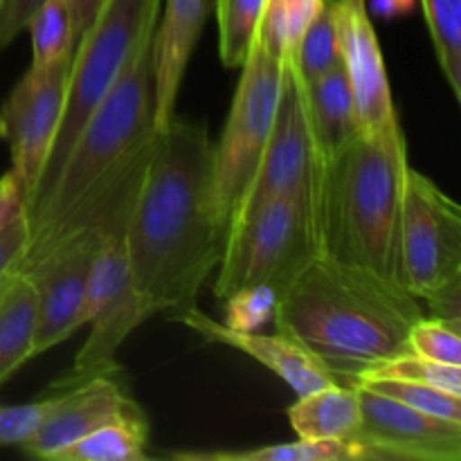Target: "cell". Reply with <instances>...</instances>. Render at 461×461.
Listing matches in <instances>:
<instances>
[{
    "label": "cell",
    "instance_id": "d6a6232c",
    "mask_svg": "<svg viewBox=\"0 0 461 461\" xmlns=\"http://www.w3.org/2000/svg\"><path fill=\"white\" fill-rule=\"evenodd\" d=\"M27 246H30V219L25 212L0 232V282L18 270Z\"/></svg>",
    "mask_w": 461,
    "mask_h": 461
},
{
    "label": "cell",
    "instance_id": "5bb4252c",
    "mask_svg": "<svg viewBox=\"0 0 461 461\" xmlns=\"http://www.w3.org/2000/svg\"><path fill=\"white\" fill-rule=\"evenodd\" d=\"M45 419L30 441L21 450L30 457L52 461L59 450L75 444L108 421L140 412V403L122 383V369L99 374L68 390L45 394Z\"/></svg>",
    "mask_w": 461,
    "mask_h": 461
},
{
    "label": "cell",
    "instance_id": "f546056e",
    "mask_svg": "<svg viewBox=\"0 0 461 461\" xmlns=\"http://www.w3.org/2000/svg\"><path fill=\"white\" fill-rule=\"evenodd\" d=\"M358 385L378 392L383 396H390V399L410 405L419 412L461 421V396L457 394H448V392L437 390V387L405 381H363Z\"/></svg>",
    "mask_w": 461,
    "mask_h": 461
},
{
    "label": "cell",
    "instance_id": "8d00e7d4",
    "mask_svg": "<svg viewBox=\"0 0 461 461\" xmlns=\"http://www.w3.org/2000/svg\"><path fill=\"white\" fill-rule=\"evenodd\" d=\"M414 0H367V7L378 16H396V14L408 12Z\"/></svg>",
    "mask_w": 461,
    "mask_h": 461
},
{
    "label": "cell",
    "instance_id": "e0dca14e",
    "mask_svg": "<svg viewBox=\"0 0 461 461\" xmlns=\"http://www.w3.org/2000/svg\"><path fill=\"white\" fill-rule=\"evenodd\" d=\"M205 16L207 0H160L151 48L156 131H165L174 120L180 86L201 39Z\"/></svg>",
    "mask_w": 461,
    "mask_h": 461
},
{
    "label": "cell",
    "instance_id": "4316f807",
    "mask_svg": "<svg viewBox=\"0 0 461 461\" xmlns=\"http://www.w3.org/2000/svg\"><path fill=\"white\" fill-rule=\"evenodd\" d=\"M291 59L295 63L302 79L311 81L315 77L331 70L336 63H340V41H338V23H336V0H324L322 9L306 27L300 45Z\"/></svg>",
    "mask_w": 461,
    "mask_h": 461
},
{
    "label": "cell",
    "instance_id": "f1b7e54d",
    "mask_svg": "<svg viewBox=\"0 0 461 461\" xmlns=\"http://www.w3.org/2000/svg\"><path fill=\"white\" fill-rule=\"evenodd\" d=\"M408 351L437 363L461 367V320L423 315L410 329Z\"/></svg>",
    "mask_w": 461,
    "mask_h": 461
},
{
    "label": "cell",
    "instance_id": "3957f363",
    "mask_svg": "<svg viewBox=\"0 0 461 461\" xmlns=\"http://www.w3.org/2000/svg\"><path fill=\"white\" fill-rule=\"evenodd\" d=\"M408 167L399 120L372 133L360 131L329 158L315 205L322 255L403 284L401 207Z\"/></svg>",
    "mask_w": 461,
    "mask_h": 461
},
{
    "label": "cell",
    "instance_id": "52a82bcc",
    "mask_svg": "<svg viewBox=\"0 0 461 461\" xmlns=\"http://www.w3.org/2000/svg\"><path fill=\"white\" fill-rule=\"evenodd\" d=\"M401 264L405 288L437 318L461 320V210L412 165L401 207Z\"/></svg>",
    "mask_w": 461,
    "mask_h": 461
},
{
    "label": "cell",
    "instance_id": "9c48e42d",
    "mask_svg": "<svg viewBox=\"0 0 461 461\" xmlns=\"http://www.w3.org/2000/svg\"><path fill=\"white\" fill-rule=\"evenodd\" d=\"M151 315L131 282L124 223L104 239L93 259L84 300V324H90L88 340L81 345L72 367L50 390L61 392L99 374L120 372L115 354Z\"/></svg>",
    "mask_w": 461,
    "mask_h": 461
},
{
    "label": "cell",
    "instance_id": "d4e9b609",
    "mask_svg": "<svg viewBox=\"0 0 461 461\" xmlns=\"http://www.w3.org/2000/svg\"><path fill=\"white\" fill-rule=\"evenodd\" d=\"M441 72L461 102V0H421Z\"/></svg>",
    "mask_w": 461,
    "mask_h": 461
},
{
    "label": "cell",
    "instance_id": "d6986e66",
    "mask_svg": "<svg viewBox=\"0 0 461 461\" xmlns=\"http://www.w3.org/2000/svg\"><path fill=\"white\" fill-rule=\"evenodd\" d=\"M36 288L21 270L0 282V385L34 358Z\"/></svg>",
    "mask_w": 461,
    "mask_h": 461
},
{
    "label": "cell",
    "instance_id": "9a60e30c",
    "mask_svg": "<svg viewBox=\"0 0 461 461\" xmlns=\"http://www.w3.org/2000/svg\"><path fill=\"white\" fill-rule=\"evenodd\" d=\"M336 23L340 61L354 93L358 126L363 133H372L399 120V115L367 0H336Z\"/></svg>",
    "mask_w": 461,
    "mask_h": 461
},
{
    "label": "cell",
    "instance_id": "836d02e7",
    "mask_svg": "<svg viewBox=\"0 0 461 461\" xmlns=\"http://www.w3.org/2000/svg\"><path fill=\"white\" fill-rule=\"evenodd\" d=\"M45 0H0V52L12 45V41L27 30L32 14Z\"/></svg>",
    "mask_w": 461,
    "mask_h": 461
},
{
    "label": "cell",
    "instance_id": "6da1fadb",
    "mask_svg": "<svg viewBox=\"0 0 461 461\" xmlns=\"http://www.w3.org/2000/svg\"><path fill=\"white\" fill-rule=\"evenodd\" d=\"M228 223L214 198V142L205 124L174 115L158 131L126 221L135 293L156 313L196 302L223 257Z\"/></svg>",
    "mask_w": 461,
    "mask_h": 461
},
{
    "label": "cell",
    "instance_id": "ac0fdd59",
    "mask_svg": "<svg viewBox=\"0 0 461 461\" xmlns=\"http://www.w3.org/2000/svg\"><path fill=\"white\" fill-rule=\"evenodd\" d=\"M288 421L300 439L351 441L360 426L358 387L331 383L300 394L288 408Z\"/></svg>",
    "mask_w": 461,
    "mask_h": 461
},
{
    "label": "cell",
    "instance_id": "ffe728a7",
    "mask_svg": "<svg viewBox=\"0 0 461 461\" xmlns=\"http://www.w3.org/2000/svg\"><path fill=\"white\" fill-rule=\"evenodd\" d=\"M304 86L311 122H313L324 158L329 160L338 149L345 147L356 133H360L354 93H351L345 66L342 61L336 63L324 75L304 81Z\"/></svg>",
    "mask_w": 461,
    "mask_h": 461
},
{
    "label": "cell",
    "instance_id": "d590c367",
    "mask_svg": "<svg viewBox=\"0 0 461 461\" xmlns=\"http://www.w3.org/2000/svg\"><path fill=\"white\" fill-rule=\"evenodd\" d=\"M104 3L106 0H70L72 21H75V41H79L88 32V27L93 25V21L97 18Z\"/></svg>",
    "mask_w": 461,
    "mask_h": 461
},
{
    "label": "cell",
    "instance_id": "2e32d148",
    "mask_svg": "<svg viewBox=\"0 0 461 461\" xmlns=\"http://www.w3.org/2000/svg\"><path fill=\"white\" fill-rule=\"evenodd\" d=\"M167 315H169V320H174V322H180L187 329H192V331L198 333L205 342H212V345H225L232 347V349L243 351V354L250 356L252 360H257V363L264 365L266 369H270L275 376L282 378L297 396L336 383L331 372H329L306 347H302L300 342L293 340L286 333L277 331L273 333V336H264V333L259 331H239V329H230L225 327L223 322H216L214 318L203 313L196 306V302L189 306H183V309L178 311H171V313Z\"/></svg>",
    "mask_w": 461,
    "mask_h": 461
},
{
    "label": "cell",
    "instance_id": "7a4b0ae2",
    "mask_svg": "<svg viewBox=\"0 0 461 461\" xmlns=\"http://www.w3.org/2000/svg\"><path fill=\"white\" fill-rule=\"evenodd\" d=\"M423 318L421 300L403 284L320 255L275 302L279 333L311 351L340 385L408 351V333Z\"/></svg>",
    "mask_w": 461,
    "mask_h": 461
},
{
    "label": "cell",
    "instance_id": "cb8c5ba5",
    "mask_svg": "<svg viewBox=\"0 0 461 461\" xmlns=\"http://www.w3.org/2000/svg\"><path fill=\"white\" fill-rule=\"evenodd\" d=\"M324 0H266L257 39L284 61L293 57Z\"/></svg>",
    "mask_w": 461,
    "mask_h": 461
},
{
    "label": "cell",
    "instance_id": "8fae6325",
    "mask_svg": "<svg viewBox=\"0 0 461 461\" xmlns=\"http://www.w3.org/2000/svg\"><path fill=\"white\" fill-rule=\"evenodd\" d=\"M72 54L48 70H30L14 86L7 102L0 106L5 124L3 140L12 151V171L18 178L30 207L43 174L45 160L57 135L66 97Z\"/></svg>",
    "mask_w": 461,
    "mask_h": 461
},
{
    "label": "cell",
    "instance_id": "5b68a950",
    "mask_svg": "<svg viewBox=\"0 0 461 461\" xmlns=\"http://www.w3.org/2000/svg\"><path fill=\"white\" fill-rule=\"evenodd\" d=\"M322 255L318 216L297 196H273L234 216L216 268L214 297L225 300L243 288L279 293Z\"/></svg>",
    "mask_w": 461,
    "mask_h": 461
},
{
    "label": "cell",
    "instance_id": "44dd1931",
    "mask_svg": "<svg viewBox=\"0 0 461 461\" xmlns=\"http://www.w3.org/2000/svg\"><path fill=\"white\" fill-rule=\"evenodd\" d=\"M149 446V419L144 410L95 428L66 446L52 461H144Z\"/></svg>",
    "mask_w": 461,
    "mask_h": 461
},
{
    "label": "cell",
    "instance_id": "277c9868",
    "mask_svg": "<svg viewBox=\"0 0 461 461\" xmlns=\"http://www.w3.org/2000/svg\"><path fill=\"white\" fill-rule=\"evenodd\" d=\"M158 16L160 12L142 27L113 88L77 135L50 187L27 210L30 246L48 237L153 149L158 131L153 124L151 48Z\"/></svg>",
    "mask_w": 461,
    "mask_h": 461
},
{
    "label": "cell",
    "instance_id": "4dcf8cb0",
    "mask_svg": "<svg viewBox=\"0 0 461 461\" xmlns=\"http://www.w3.org/2000/svg\"><path fill=\"white\" fill-rule=\"evenodd\" d=\"M275 302H277V293L266 286L232 293L219 302L223 306V324L239 331H259L266 322H273Z\"/></svg>",
    "mask_w": 461,
    "mask_h": 461
},
{
    "label": "cell",
    "instance_id": "1f68e13d",
    "mask_svg": "<svg viewBox=\"0 0 461 461\" xmlns=\"http://www.w3.org/2000/svg\"><path fill=\"white\" fill-rule=\"evenodd\" d=\"M45 410V396L34 403L0 405V448H21L30 441L43 423Z\"/></svg>",
    "mask_w": 461,
    "mask_h": 461
},
{
    "label": "cell",
    "instance_id": "74e56055",
    "mask_svg": "<svg viewBox=\"0 0 461 461\" xmlns=\"http://www.w3.org/2000/svg\"><path fill=\"white\" fill-rule=\"evenodd\" d=\"M5 135V124H3V117H0V140H3Z\"/></svg>",
    "mask_w": 461,
    "mask_h": 461
},
{
    "label": "cell",
    "instance_id": "8992f818",
    "mask_svg": "<svg viewBox=\"0 0 461 461\" xmlns=\"http://www.w3.org/2000/svg\"><path fill=\"white\" fill-rule=\"evenodd\" d=\"M158 12H160V0H106L88 32L77 41L61 120L30 207L59 174L72 142L129 61L131 50L142 27Z\"/></svg>",
    "mask_w": 461,
    "mask_h": 461
},
{
    "label": "cell",
    "instance_id": "ba28073f",
    "mask_svg": "<svg viewBox=\"0 0 461 461\" xmlns=\"http://www.w3.org/2000/svg\"><path fill=\"white\" fill-rule=\"evenodd\" d=\"M282 59L255 36L241 66L223 133L214 142V198L228 225L264 156L282 93Z\"/></svg>",
    "mask_w": 461,
    "mask_h": 461
},
{
    "label": "cell",
    "instance_id": "e575fe53",
    "mask_svg": "<svg viewBox=\"0 0 461 461\" xmlns=\"http://www.w3.org/2000/svg\"><path fill=\"white\" fill-rule=\"evenodd\" d=\"M25 212L27 207L21 183H18V178L14 176V171L9 169L7 174L0 176V232H3L14 219L25 214Z\"/></svg>",
    "mask_w": 461,
    "mask_h": 461
},
{
    "label": "cell",
    "instance_id": "30bf717a",
    "mask_svg": "<svg viewBox=\"0 0 461 461\" xmlns=\"http://www.w3.org/2000/svg\"><path fill=\"white\" fill-rule=\"evenodd\" d=\"M324 165L327 158L311 122L304 79L297 72L295 63L284 59L282 93L270 138L234 216L273 196H297L311 203L315 210Z\"/></svg>",
    "mask_w": 461,
    "mask_h": 461
},
{
    "label": "cell",
    "instance_id": "7402d4cb",
    "mask_svg": "<svg viewBox=\"0 0 461 461\" xmlns=\"http://www.w3.org/2000/svg\"><path fill=\"white\" fill-rule=\"evenodd\" d=\"M176 459L203 461H363L369 459L363 446L351 441H311L300 439L288 444H273L264 448L239 450V453H174Z\"/></svg>",
    "mask_w": 461,
    "mask_h": 461
},
{
    "label": "cell",
    "instance_id": "83f0119b",
    "mask_svg": "<svg viewBox=\"0 0 461 461\" xmlns=\"http://www.w3.org/2000/svg\"><path fill=\"white\" fill-rule=\"evenodd\" d=\"M363 381H405L419 383V385H430L437 390H444L448 394L461 396V367L457 365H444L437 360L423 358L417 354H399L396 358L385 360L369 369Z\"/></svg>",
    "mask_w": 461,
    "mask_h": 461
},
{
    "label": "cell",
    "instance_id": "4fadbf2b",
    "mask_svg": "<svg viewBox=\"0 0 461 461\" xmlns=\"http://www.w3.org/2000/svg\"><path fill=\"white\" fill-rule=\"evenodd\" d=\"M358 387L360 426L354 444L363 446L369 459L459 461L461 421L419 412L410 405Z\"/></svg>",
    "mask_w": 461,
    "mask_h": 461
},
{
    "label": "cell",
    "instance_id": "484cf974",
    "mask_svg": "<svg viewBox=\"0 0 461 461\" xmlns=\"http://www.w3.org/2000/svg\"><path fill=\"white\" fill-rule=\"evenodd\" d=\"M266 0H216L219 54L225 68H241L252 48Z\"/></svg>",
    "mask_w": 461,
    "mask_h": 461
},
{
    "label": "cell",
    "instance_id": "7c38bea8",
    "mask_svg": "<svg viewBox=\"0 0 461 461\" xmlns=\"http://www.w3.org/2000/svg\"><path fill=\"white\" fill-rule=\"evenodd\" d=\"M111 232L63 239L43 257L18 268L36 288L34 358L66 342L75 336L77 329L84 327L88 275L99 246Z\"/></svg>",
    "mask_w": 461,
    "mask_h": 461
},
{
    "label": "cell",
    "instance_id": "603a6c76",
    "mask_svg": "<svg viewBox=\"0 0 461 461\" xmlns=\"http://www.w3.org/2000/svg\"><path fill=\"white\" fill-rule=\"evenodd\" d=\"M27 30L32 34L30 70H48L75 52V21L70 0H45L32 14Z\"/></svg>",
    "mask_w": 461,
    "mask_h": 461
}]
</instances>
